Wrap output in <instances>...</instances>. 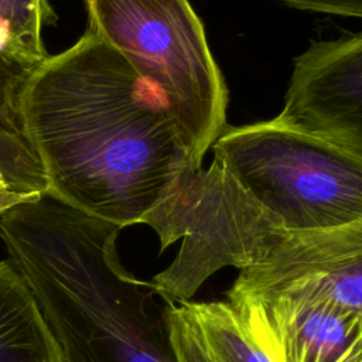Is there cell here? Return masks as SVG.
I'll list each match as a JSON object with an SVG mask.
<instances>
[{
	"label": "cell",
	"mask_w": 362,
	"mask_h": 362,
	"mask_svg": "<svg viewBox=\"0 0 362 362\" xmlns=\"http://www.w3.org/2000/svg\"><path fill=\"white\" fill-rule=\"evenodd\" d=\"M0 177L7 185L25 197L48 191L42 164L21 134L0 130Z\"/></svg>",
	"instance_id": "obj_11"
},
{
	"label": "cell",
	"mask_w": 362,
	"mask_h": 362,
	"mask_svg": "<svg viewBox=\"0 0 362 362\" xmlns=\"http://www.w3.org/2000/svg\"><path fill=\"white\" fill-rule=\"evenodd\" d=\"M161 301L174 362H269L228 301Z\"/></svg>",
	"instance_id": "obj_8"
},
{
	"label": "cell",
	"mask_w": 362,
	"mask_h": 362,
	"mask_svg": "<svg viewBox=\"0 0 362 362\" xmlns=\"http://www.w3.org/2000/svg\"><path fill=\"white\" fill-rule=\"evenodd\" d=\"M225 296L297 298L362 315V221L283 229L260 262L240 270Z\"/></svg>",
	"instance_id": "obj_5"
},
{
	"label": "cell",
	"mask_w": 362,
	"mask_h": 362,
	"mask_svg": "<svg viewBox=\"0 0 362 362\" xmlns=\"http://www.w3.org/2000/svg\"><path fill=\"white\" fill-rule=\"evenodd\" d=\"M88 30L163 96L199 158L226 124L228 88L188 0H85Z\"/></svg>",
	"instance_id": "obj_3"
},
{
	"label": "cell",
	"mask_w": 362,
	"mask_h": 362,
	"mask_svg": "<svg viewBox=\"0 0 362 362\" xmlns=\"http://www.w3.org/2000/svg\"><path fill=\"white\" fill-rule=\"evenodd\" d=\"M30 198H33V197H25V195H21V194L13 191L7 185V182L0 177V215H3L7 209L14 206L16 204L23 202Z\"/></svg>",
	"instance_id": "obj_14"
},
{
	"label": "cell",
	"mask_w": 362,
	"mask_h": 362,
	"mask_svg": "<svg viewBox=\"0 0 362 362\" xmlns=\"http://www.w3.org/2000/svg\"><path fill=\"white\" fill-rule=\"evenodd\" d=\"M272 122L362 158V35L313 42L297 57Z\"/></svg>",
	"instance_id": "obj_6"
},
{
	"label": "cell",
	"mask_w": 362,
	"mask_h": 362,
	"mask_svg": "<svg viewBox=\"0 0 362 362\" xmlns=\"http://www.w3.org/2000/svg\"><path fill=\"white\" fill-rule=\"evenodd\" d=\"M0 362H62L35 300L8 260L0 262Z\"/></svg>",
	"instance_id": "obj_9"
},
{
	"label": "cell",
	"mask_w": 362,
	"mask_h": 362,
	"mask_svg": "<svg viewBox=\"0 0 362 362\" xmlns=\"http://www.w3.org/2000/svg\"><path fill=\"white\" fill-rule=\"evenodd\" d=\"M287 4L320 13L337 14L344 17H361L362 0H284Z\"/></svg>",
	"instance_id": "obj_13"
},
{
	"label": "cell",
	"mask_w": 362,
	"mask_h": 362,
	"mask_svg": "<svg viewBox=\"0 0 362 362\" xmlns=\"http://www.w3.org/2000/svg\"><path fill=\"white\" fill-rule=\"evenodd\" d=\"M214 161L260 209L290 230L362 221V158L272 120L226 126Z\"/></svg>",
	"instance_id": "obj_4"
},
{
	"label": "cell",
	"mask_w": 362,
	"mask_h": 362,
	"mask_svg": "<svg viewBox=\"0 0 362 362\" xmlns=\"http://www.w3.org/2000/svg\"><path fill=\"white\" fill-rule=\"evenodd\" d=\"M18 116L48 192L120 228L151 226L202 168L163 96L89 31L25 78Z\"/></svg>",
	"instance_id": "obj_1"
},
{
	"label": "cell",
	"mask_w": 362,
	"mask_h": 362,
	"mask_svg": "<svg viewBox=\"0 0 362 362\" xmlns=\"http://www.w3.org/2000/svg\"><path fill=\"white\" fill-rule=\"evenodd\" d=\"M24 81V78L10 74L0 65V130L21 136L18 93Z\"/></svg>",
	"instance_id": "obj_12"
},
{
	"label": "cell",
	"mask_w": 362,
	"mask_h": 362,
	"mask_svg": "<svg viewBox=\"0 0 362 362\" xmlns=\"http://www.w3.org/2000/svg\"><path fill=\"white\" fill-rule=\"evenodd\" d=\"M226 301L269 362H362V315L287 297Z\"/></svg>",
	"instance_id": "obj_7"
},
{
	"label": "cell",
	"mask_w": 362,
	"mask_h": 362,
	"mask_svg": "<svg viewBox=\"0 0 362 362\" xmlns=\"http://www.w3.org/2000/svg\"><path fill=\"white\" fill-rule=\"evenodd\" d=\"M55 20L48 0H0V65L25 79L48 58L41 33Z\"/></svg>",
	"instance_id": "obj_10"
},
{
	"label": "cell",
	"mask_w": 362,
	"mask_h": 362,
	"mask_svg": "<svg viewBox=\"0 0 362 362\" xmlns=\"http://www.w3.org/2000/svg\"><path fill=\"white\" fill-rule=\"evenodd\" d=\"M120 229L48 191L0 215L7 260L62 362H174L163 301L120 262Z\"/></svg>",
	"instance_id": "obj_2"
}]
</instances>
